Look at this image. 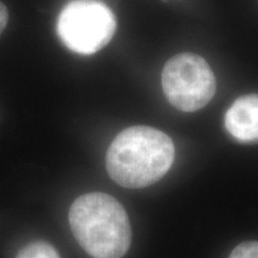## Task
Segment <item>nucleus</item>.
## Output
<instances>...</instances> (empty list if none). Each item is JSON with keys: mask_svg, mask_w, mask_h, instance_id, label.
Segmentation results:
<instances>
[{"mask_svg": "<svg viewBox=\"0 0 258 258\" xmlns=\"http://www.w3.org/2000/svg\"><path fill=\"white\" fill-rule=\"evenodd\" d=\"M175 146L169 135L148 125H133L108 148L105 167L110 178L128 189L152 185L172 166Z\"/></svg>", "mask_w": 258, "mask_h": 258, "instance_id": "1", "label": "nucleus"}, {"mask_svg": "<svg viewBox=\"0 0 258 258\" xmlns=\"http://www.w3.org/2000/svg\"><path fill=\"white\" fill-rule=\"evenodd\" d=\"M71 230L92 258H122L132 243L127 212L117 200L104 192H89L72 203Z\"/></svg>", "mask_w": 258, "mask_h": 258, "instance_id": "2", "label": "nucleus"}, {"mask_svg": "<svg viewBox=\"0 0 258 258\" xmlns=\"http://www.w3.org/2000/svg\"><path fill=\"white\" fill-rule=\"evenodd\" d=\"M115 31L114 12L98 0H72L56 22V32L62 43L83 55H91L104 48Z\"/></svg>", "mask_w": 258, "mask_h": 258, "instance_id": "3", "label": "nucleus"}, {"mask_svg": "<svg viewBox=\"0 0 258 258\" xmlns=\"http://www.w3.org/2000/svg\"><path fill=\"white\" fill-rule=\"evenodd\" d=\"M167 101L180 111H198L212 101L217 80L207 61L192 53H182L167 61L161 72Z\"/></svg>", "mask_w": 258, "mask_h": 258, "instance_id": "4", "label": "nucleus"}, {"mask_svg": "<svg viewBox=\"0 0 258 258\" xmlns=\"http://www.w3.org/2000/svg\"><path fill=\"white\" fill-rule=\"evenodd\" d=\"M225 127L241 143L258 141V95L235 99L225 115Z\"/></svg>", "mask_w": 258, "mask_h": 258, "instance_id": "5", "label": "nucleus"}, {"mask_svg": "<svg viewBox=\"0 0 258 258\" xmlns=\"http://www.w3.org/2000/svg\"><path fill=\"white\" fill-rule=\"evenodd\" d=\"M16 258H60L57 251L46 241H34L19 251Z\"/></svg>", "mask_w": 258, "mask_h": 258, "instance_id": "6", "label": "nucleus"}, {"mask_svg": "<svg viewBox=\"0 0 258 258\" xmlns=\"http://www.w3.org/2000/svg\"><path fill=\"white\" fill-rule=\"evenodd\" d=\"M228 258H258V241H244L235 246Z\"/></svg>", "mask_w": 258, "mask_h": 258, "instance_id": "7", "label": "nucleus"}, {"mask_svg": "<svg viewBox=\"0 0 258 258\" xmlns=\"http://www.w3.org/2000/svg\"><path fill=\"white\" fill-rule=\"evenodd\" d=\"M8 22H9L8 8L0 2V36H2V34L4 32L6 25H8Z\"/></svg>", "mask_w": 258, "mask_h": 258, "instance_id": "8", "label": "nucleus"}]
</instances>
